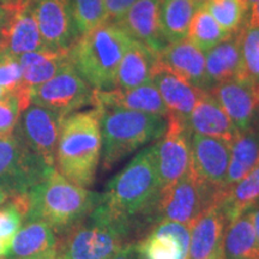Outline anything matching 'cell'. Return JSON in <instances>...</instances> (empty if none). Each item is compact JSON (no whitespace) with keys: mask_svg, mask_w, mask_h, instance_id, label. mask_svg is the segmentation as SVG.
<instances>
[{"mask_svg":"<svg viewBox=\"0 0 259 259\" xmlns=\"http://www.w3.org/2000/svg\"><path fill=\"white\" fill-rule=\"evenodd\" d=\"M111 259H143V257L139 252L137 242H131V244L124 246Z\"/></svg>","mask_w":259,"mask_h":259,"instance_id":"39","label":"cell"},{"mask_svg":"<svg viewBox=\"0 0 259 259\" xmlns=\"http://www.w3.org/2000/svg\"><path fill=\"white\" fill-rule=\"evenodd\" d=\"M4 259H6V258H4Z\"/></svg>","mask_w":259,"mask_h":259,"instance_id":"53","label":"cell"},{"mask_svg":"<svg viewBox=\"0 0 259 259\" xmlns=\"http://www.w3.org/2000/svg\"><path fill=\"white\" fill-rule=\"evenodd\" d=\"M191 2L193 3V5L196 6L197 9H199V8H203V6H205L206 4H208L209 0H191Z\"/></svg>","mask_w":259,"mask_h":259,"instance_id":"46","label":"cell"},{"mask_svg":"<svg viewBox=\"0 0 259 259\" xmlns=\"http://www.w3.org/2000/svg\"><path fill=\"white\" fill-rule=\"evenodd\" d=\"M31 4L42 40L48 50L70 52L80 37L70 0H36Z\"/></svg>","mask_w":259,"mask_h":259,"instance_id":"12","label":"cell"},{"mask_svg":"<svg viewBox=\"0 0 259 259\" xmlns=\"http://www.w3.org/2000/svg\"><path fill=\"white\" fill-rule=\"evenodd\" d=\"M241 47V80L259 84V28L245 23L240 29Z\"/></svg>","mask_w":259,"mask_h":259,"instance_id":"33","label":"cell"},{"mask_svg":"<svg viewBox=\"0 0 259 259\" xmlns=\"http://www.w3.org/2000/svg\"><path fill=\"white\" fill-rule=\"evenodd\" d=\"M10 199V196L9 193L6 192V191L3 189V187H0V206L3 205V204H5L8 200Z\"/></svg>","mask_w":259,"mask_h":259,"instance_id":"44","label":"cell"},{"mask_svg":"<svg viewBox=\"0 0 259 259\" xmlns=\"http://www.w3.org/2000/svg\"><path fill=\"white\" fill-rule=\"evenodd\" d=\"M94 107H116L128 111H137L150 114L167 116L169 111L164 105L163 100L153 83L132 89H112L94 90Z\"/></svg>","mask_w":259,"mask_h":259,"instance_id":"20","label":"cell"},{"mask_svg":"<svg viewBox=\"0 0 259 259\" xmlns=\"http://www.w3.org/2000/svg\"><path fill=\"white\" fill-rule=\"evenodd\" d=\"M259 200V163L234 185L220 193L216 204L220 206L227 221L232 222Z\"/></svg>","mask_w":259,"mask_h":259,"instance_id":"29","label":"cell"},{"mask_svg":"<svg viewBox=\"0 0 259 259\" xmlns=\"http://www.w3.org/2000/svg\"><path fill=\"white\" fill-rule=\"evenodd\" d=\"M246 23L252 25V27L259 28V0L257 3H254V4H252L250 9H248Z\"/></svg>","mask_w":259,"mask_h":259,"instance_id":"40","label":"cell"},{"mask_svg":"<svg viewBox=\"0 0 259 259\" xmlns=\"http://www.w3.org/2000/svg\"><path fill=\"white\" fill-rule=\"evenodd\" d=\"M8 95H9V94L6 93V90L4 88H2V87H0V100L4 99V97L8 96Z\"/></svg>","mask_w":259,"mask_h":259,"instance_id":"47","label":"cell"},{"mask_svg":"<svg viewBox=\"0 0 259 259\" xmlns=\"http://www.w3.org/2000/svg\"><path fill=\"white\" fill-rule=\"evenodd\" d=\"M71 10L80 36L107 22L105 0H70Z\"/></svg>","mask_w":259,"mask_h":259,"instance_id":"34","label":"cell"},{"mask_svg":"<svg viewBox=\"0 0 259 259\" xmlns=\"http://www.w3.org/2000/svg\"><path fill=\"white\" fill-rule=\"evenodd\" d=\"M196 11L191 0H160L161 30L168 44L185 40Z\"/></svg>","mask_w":259,"mask_h":259,"instance_id":"30","label":"cell"},{"mask_svg":"<svg viewBox=\"0 0 259 259\" xmlns=\"http://www.w3.org/2000/svg\"><path fill=\"white\" fill-rule=\"evenodd\" d=\"M258 160L259 126L254 122L248 130L239 132L231 143V156L223 190L244 179L257 166Z\"/></svg>","mask_w":259,"mask_h":259,"instance_id":"27","label":"cell"},{"mask_svg":"<svg viewBox=\"0 0 259 259\" xmlns=\"http://www.w3.org/2000/svg\"><path fill=\"white\" fill-rule=\"evenodd\" d=\"M100 112L93 109L65 116L56 153V169L74 185L93 186L101 158Z\"/></svg>","mask_w":259,"mask_h":259,"instance_id":"2","label":"cell"},{"mask_svg":"<svg viewBox=\"0 0 259 259\" xmlns=\"http://www.w3.org/2000/svg\"><path fill=\"white\" fill-rule=\"evenodd\" d=\"M36 2V0H8L5 5H10V4H16V5H29L31 3Z\"/></svg>","mask_w":259,"mask_h":259,"instance_id":"43","label":"cell"},{"mask_svg":"<svg viewBox=\"0 0 259 259\" xmlns=\"http://www.w3.org/2000/svg\"><path fill=\"white\" fill-rule=\"evenodd\" d=\"M134 38L118 22L107 21L83 35L69 52L70 60L94 90L116 88V72Z\"/></svg>","mask_w":259,"mask_h":259,"instance_id":"4","label":"cell"},{"mask_svg":"<svg viewBox=\"0 0 259 259\" xmlns=\"http://www.w3.org/2000/svg\"><path fill=\"white\" fill-rule=\"evenodd\" d=\"M162 185L155 147L141 150L107 184L100 194V205L108 218L134 236L148 233L156 225V210ZM144 234V235H145Z\"/></svg>","mask_w":259,"mask_h":259,"instance_id":"1","label":"cell"},{"mask_svg":"<svg viewBox=\"0 0 259 259\" xmlns=\"http://www.w3.org/2000/svg\"><path fill=\"white\" fill-rule=\"evenodd\" d=\"M228 32L220 25L205 8L197 9L191 21L187 40L204 54L228 36Z\"/></svg>","mask_w":259,"mask_h":259,"instance_id":"31","label":"cell"},{"mask_svg":"<svg viewBox=\"0 0 259 259\" xmlns=\"http://www.w3.org/2000/svg\"><path fill=\"white\" fill-rule=\"evenodd\" d=\"M94 89L69 63L53 78L31 90V103L67 116L84 106L92 105Z\"/></svg>","mask_w":259,"mask_h":259,"instance_id":"9","label":"cell"},{"mask_svg":"<svg viewBox=\"0 0 259 259\" xmlns=\"http://www.w3.org/2000/svg\"><path fill=\"white\" fill-rule=\"evenodd\" d=\"M0 87L4 88L8 94H12L17 97L22 112L27 109L23 101L22 69L18 57L5 53L0 54Z\"/></svg>","mask_w":259,"mask_h":259,"instance_id":"35","label":"cell"},{"mask_svg":"<svg viewBox=\"0 0 259 259\" xmlns=\"http://www.w3.org/2000/svg\"><path fill=\"white\" fill-rule=\"evenodd\" d=\"M241 67L240 30H238L229 34L225 40L205 53L209 90L219 83L240 78Z\"/></svg>","mask_w":259,"mask_h":259,"instance_id":"25","label":"cell"},{"mask_svg":"<svg viewBox=\"0 0 259 259\" xmlns=\"http://www.w3.org/2000/svg\"><path fill=\"white\" fill-rule=\"evenodd\" d=\"M191 134L220 138L232 143L239 134L229 116L209 92H204L186 119Z\"/></svg>","mask_w":259,"mask_h":259,"instance_id":"23","label":"cell"},{"mask_svg":"<svg viewBox=\"0 0 259 259\" xmlns=\"http://www.w3.org/2000/svg\"><path fill=\"white\" fill-rule=\"evenodd\" d=\"M28 200L24 221L40 220L59 235L93 211L100 202V194L74 185L56 168H51L28 193Z\"/></svg>","mask_w":259,"mask_h":259,"instance_id":"3","label":"cell"},{"mask_svg":"<svg viewBox=\"0 0 259 259\" xmlns=\"http://www.w3.org/2000/svg\"><path fill=\"white\" fill-rule=\"evenodd\" d=\"M21 113L18 99L15 95L9 94L0 100V138L14 134Z\"/></svg>","mask_w":259,"mask_h":259,"instance_id":"37","label":"cell"},{"mask_svg":"<svg viewBox=\"0 0 259 259\" xmlns=\"http://www.w3.org/2000/svg\"><path fill=\"white\" fill-rule=\"evenodd\" d=\"M151 83L156 87L169 113L179 116L185 121L199 100L200 95L204 93V90L191 85L186 80L162 66L158 63V58Z\"/></svg>","mask_w":259,"mask_h":259,"instance_id":"24","label":"cell"},{"mask_svg":"<svg viewBox=\"0 0 259 259\" xmlns=\"http://www.w3.org/2000/svg\"><path fill=\"white\" fill-rule=\"evenodd\" d=\"M253 87H254L255 97H257V101H258V105H259V85H253Z\"/></svg>","mask_w":259,"mask_h":259,"instance_id":"48","label":"cell"},{"mask_svg":"<svg viewBox=\"0 0 259 259\" xmlns=\"http://www.w3.org/2000/svg\"><path fill=\"white\" fill-rule=\"evenodd\" d=\"M22 69V92L27 108L31 105V90L46 83L71 63L69 52L37 51L18 57Z\"/></svg>","mask_w":259,"mask_h":259,"instance_id":"22","label":"cell"},{"mask_svg":"<svg viewBox=\"0 0 259 259\" xmlns=\"http://www.w3.org/2000/svg\"><path fill=\"white\" fill-rule=\"evenodd\" d=\"M51 168L14 134L0 138V187L10 198L28 194Z\"/></svg>","mask_w":259,"mask_h":259,"instance_id":"8","label":"cell"},{"mask_svg":"<svg viewBox=\"0 0 259 259\" xmlns=\"http://www.w3.org/2000/svg\"><path fill=\"white\" fill-rule=\"evenodd\" d=\"M100 112L102 169L111 170L122 160L151 142L167 128V116L116 107H95Z\"/></svg>","mask_w":259,"mask_h":259,"instance_id":"5","label":"cell"},{"mask_svg":"<svg viewBox=\"0 0 259 259\" xmlns=\"http://www.w3.org/2000/svg\"><path fill=\"white\" fill-rule=\"evenodd\" d=\"M137 245L143 259H189L190 227L178 222H160Z\"/></svg>","mask_w":259,"mask_h":259,"instance_id":"16","label":"cell"},{"mask_svg":"<svg viewBox=\"0 0 259 259\" xmlns=\"http://www.w3.org/2000/svg\"><path fill=\"white\" fill-rule=\"evenodd\" d=\"M231 143L220 138L191 134L190 170L200 181L222 191L228 171Z\"/></svg>","mask_w":259,"mask_h":259,"instance_id":"14","label":"cell"},{"mask_svg":"<svg viewBox=\"0 0 259 259\" xmlns=\"http://www.w3.org/2000/svg\"><path fill=\"white\" fill-rule=\"evenodd\" d=\"M158 63L191 85L209 92L206 79L205 54L185 40L169 44L157 53Z\"/></svg>","mask_w":259,"mask_h":259,"instance_id":"18","label":"cell"},{"mask_svg":"<svg viewBox=\"0 0 259 259\" xmlns=\"http://www.w3.org/2000/svg\"><path fill=\"white\" fill-rule=\"evenodd\" d=\"M10 245H11V242L0 240V258L5 257L10 248Z\"/></svg>","mask_w":259,"mask_h":259,"instance_id":"42","label":"cell"},{"mask_svg":"<svg viewBox=\"0 0 259 259\" xmlns=\"http://www.w3.org/2000/svg\"><path fill=\"white\" fill-rule=\"evenodd\" d=\"M157 64V52L134 40L116 72V88L132 89L150 83Z\"/></svg>","mask_w":259,"mask_h":259,"instance_id":"26","label":"cell"},{"mask_svg":"<svg viewBox=\"0 0 259 259\" xmlns=\"http://www.w3.org/2000/svg\"><path fill=\"white\" fill-rule=\"evenodd\" d=\"M258 163H259V160H258ZM258 163H257V164H258Z\"/></svg>","mask_w":259,"mask_h":259,"instance_id":"52","label":"cell"},{"mask_svg":"<svg viewBox=\"0 0 259 259\" xmlns=\"http://www.w3.org/2000/svg\"><path fill=\"white\" fill-rule=\"evenodd\" d=\"M137 0H105L107 21L119 22Z\"/></svg>","mask_w":259,"mask_h":259,"instance_id":"38","label":"cell"},{"mask_svg":"<svg viewBox=\"0 0 259 259\" xmlns=\"http://www.w3.org/2000/svg\"><path fill=\"white\" fill-rule=\"evenodd\" d=\"M6 18L0 28V53L19 57L29 52L46 51L32 4L5 5Z\"/></svg>","mask_w":259,"mask_h":259,"instance_id":"13","label":"cell"},{"mask_svg":"<svg viewBox=\"0 0 259 259\" xmlns=\"http://www.w3.org/2000/svg\"><path fill=\"white\" fill-rule=\"evenodd\" d=\"M258 0H245V3L246 4H247V6H248V9H250V6L252 5V4H254V3H257Z\"/></svg>","mask_w":259,"mask_h":259,"instance_id":"49","label":"cell"},{"mask_svg":"<svg viewBox=\"0 0 259 259\" xmlns=\"http://www.w3.org/2000/svg\"><path fill=\"white\" fill-rule=\"evenodd\" d=\"M132 235L113 222L100 205L82 221L59 234L58 259H111L131 244Z\"/></svg>","mask_w":259,"mask_h":259,"instance_id":"6","label":"cell"},{"mask_svg":"<svg viewBox=\"0 0 259 259\" xmlns=\"http://www.w3.org/2000/svg\"><path fill=\"white\" fill-rule=\"evenodd\" d=\"M0 259H4V257H3V258H0Z\"/></svg>","mask_w":259,"mask_h":259,"instance_id":"51","label":"cell"},{"mask_svg":"<svg viewBox=\"0 0 259 259\" xmlns=\"http://www.w3.org/2000/svg\"><path fill=\"white\" fill-rule=\"evenodd\" d=\"M225 259H259V242L248 210L228 223L223 239Z\"/></svg>","mask_w":259,"mask_h":259,"instance_id":"28","label":"cell"},{"mask_svg":"<svg viewBox=\"0 0 259 259\" xmlns=\"http://www.w3.org/2000/svg\"><path fill=\"white\" fill-rule=\"evenodd\" d=\"M58 235L40 220H29L12 239L6 259H58Z\"/></svg>","mask_w":259,"mask_h":259,"instance_id":"19","label":"cell"},{"mask_svg":"<svg viewBox=\"0 0 259 259\" xmlns=\"http://www.w3.org/2000/svg\"><path fill=\"white\" fill-rule=\"evenodd\" d=\"M221 192L200 181L189 169L173 185L162 189L156 221L178 222L190 227L200 213L218 202Z\"/></svg>","mask_w":259,"mask_h":259,"instance_id":"7","label":"cell"},{"mask_svg":"<svg viewBox=\"0 0 259 259\" xmlns=\"http://www.w3.org/2000/svg\"><path fill=\"white\" fill-rule=\"evenodd\" d=\"M8 3V0H0V5H5Z\"/></svg>","mask_w":259,"mask_h":259,"instance_id":"50","label":"cell"},{"mask_svg":"<svg viewBox=\"0 0 259 259\" xmlns=\"http://www.w3.org/2000/svg\"><path fill=\"white\" fill-rule=\"evenodd\" d=\"M6 12H8V10H6V6L5 5H0V28L3 27V24H4V22H5Z\"/></svg>","mask_w":259,"mask_h":259,"instance_id":"45","label":"cell"},{"mask_svg":"<svg viewBox=\"0 0 259 259\" xmlns=\"http://www.w3.org/2000/svg\"><path fill=\"white\" fill-rule=\"evenodd\" d=\"M204 8L228 34L240 30L248 15L245 0H209Z\"/></svg>","mask_w":259,"mask_h":259,"instance_id":"32","label":"cell"},{"mask_svg":"<svg viewBox=\"0 0 259 259\" xmlns=\"http://www.w3.org/2000/svg\"><path fill=\"white\" fill-rule=\"evenodd\" d=\"M162 189L173 185L190 169L191 131L179 116L167 115V128L154 144Z\"/></svg>","mask_w":259,"mask_h":259,"instance_id":"11","label":"cell"},{"mask_svg":"<svg viewBox=\"0 0 259 259\" xmlns=\"http://www.w3.org/2000/svg\"><path fill=\"white\" fill-rule=\"evenodd\" d=\"M258 85H259V84H258Z\"/></svg>","mask_w":259,"mask_h":259,"instance_id":"54","label":"cell"},{"mask_svg":"<svg viewBox=\"0 0 259 259\" xmlns=\"http://www.w3.org/2000/svg\"><path fill=\"white\" fill-rule=\"evenodd\" d=\"M158 6L160 0H137L118 22L134 40L157 53L169 45L162 34Z\"/></svg>","mask_w":259,"mask_h":259,"instance_id":"21","label":"cell"},{"mask_svg":"<svg viewBox=\"0 0 259 259\" xmlns=\"http://www.w3.org/2000/svg\"><path fill=\"white\" fill-rule=\"evenodd\" d=\"M209 93L218 100L238 132H244L255 122L259 108L253 84L241 79H229L216 84Z\"/></svg>","mask_w":259,"mask_h":259,"instance_id":"15","label":"cell"},{"mask_svg":"<svg viewBox=\"0 0 259 259\" xmlns=\"http://www.w3.org/2000/svg\"><path fill=\"white\" fill-rule=\"evenodd\" d=\"M228 221L218 204H212L190 226L189 259H225L223 239Z\"/></svg>","mask_w":259,"mask_h":259,"instance_id":"17","label":"cell"},{"mask_svg":"<svg viewBox=\"0 0 259 259\" xmlns=\"http://www.w3.org/2000/svg\"><path fill=\"white\" fill-rule=\"evenodd\" d=\"M63 116L31 103L19 115L14 135L48 167L56 168V153Z\"/></svg>","mask_w":259,"mask_h":259,"instance_id":"10","label":"cell"},{"mask_svg":"<svg viewBox=\"0 0 259 259\" xmlns=\"http://www.w3.org/2000/svg\"><path fill=\"white\" fill-rule=\"evenodd\" d=\"M247 210L251 213L252 221H253V226L255 229V234H257L258 242H259V200L258 202H255L253 205H252L251 208H248Z\"/></svg>","mask_w":259,"mask_h":259,"instance_id":"41","label":"cell"},{"mask_svg":"<svg viewBox=\"0 0 259 259\" xmlns=\"http://www.w3.org/2000/svg\"><path fill=\"white\" fill-rule=\"evenodd\" d=\"M25 220L18 204L10 199L0 206V240L11 242Z\"/></svg>","mask_w":259,"mask_h":259,"instance_id":"36","label":"cell"}]
</instances>
